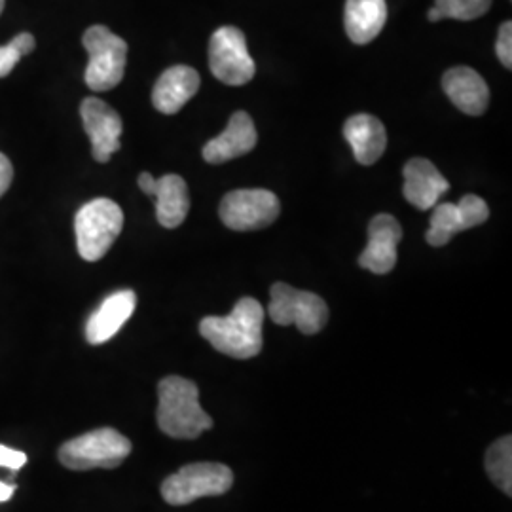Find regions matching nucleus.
Masks as SVG:
<instances>
[{"label": "nucleus", "mask_w": 512, "mask_h": 512, "mask_svg": "<svg viewBox=\"0 0 512 512\" xmlns=\"http://www.w3.org/2000/svg\"><path fill=\"white\" fill-rule=\"evenodd\" d=\"M264 311L258 300L245 296L226 317H205L200 323V334L213 348L234 357L253 359L262 351Z\"/></svg>", "instance_id": "obj_1"}, {"label": "nucleus", "mask_w": 512, "mask_h": 512, "mask_svg": "<svg viewBox=\"0 0 512 512\" xmlns=\"http://www.w3.org/2000/svg\"><path fill=\"white\" fill-rule=\"evenodd\" d=\"M158 425L171 439H198L213 427L200 404L198 385L181 376H167L158 385Z\"/></svg>", "instance_id": "obj_2"}, {"label": "nucleus", "mask_w": 512, "mask_h": 512, "mask_svg": "<svg viewBox=\"0 0 512 512\" xmlns=\"http://www.w3.org/2000/svg\"><path fill=\"white\" fill-rule=\"evenodd\" d=\"M122 228L124 213L118 203L107 198H97L82 205L74 217L78 253L88 262L101 260L109 253Z\"/></svg>", "instance_id": "obj_3"}, {"label": "nucleus", "mask_w": 512, "mask_h": 512, "mask_svg": "<svg viewBox=\"0 0 512 512\" xmlns=\"http://www.w3.org/2000/svg\"><path fill=\"white\" fill-rule=\"evenodd\" d=\"M131 452L128 437L112 427H101L65 442L59 448V461L71 471L116 469Z\"/></svg>", "instance_id": "obj_4"}, {"label": "nucleus", "mask_w": 512, "mask_h": 512, "mask_svg": "<svg viewBox=\"0 0 512 512\" xmlns=\"http://www.w3.org/2000/svg\"><path fill=\"white\" fill-rule=\"evenodd\" d=\"M90 63L86 69V84L93 92H109L116 88L128 63V44L124 38L114 35L105 25H93L82 38Z\"/></svg>", "instance_id": "obj_5"}, {"label": "nucleus", "mask_w": 512, "mask_h": 512, "mask_svg": "<svg viewBox=\"0 0 512 512\" xmlns=\"http://www.w3.org/2000/svg\"><path fill=\"white\" fill-rule=\"evenodd\" d=\"M234 484V473L222 463H190L162 484V497L173 507L190 505L200 497L226 494Z\"/></svg>", "instance_id": "obj_6"}, {"label": "nucleus", "mask_w": 512, "mask_h": 512, "mask_svg": "<svg viewBox=\"0 0 512 512\" xmlns=\"http://www.w3.org/2000/svg\"><path fill=\"white\" fill-rule=\"evenodd\" d=\"M268 313L277 325H296L308 336L321 332L329 323V306L321 296L294 289L287 283H275L272 287Z\"/></svg>", "instance_id": "obj_7"}, {"label": "nucleus", "mask_w": 512, "mask_h": 512, "mask_svg": "<svg viewBox=\"0 0 512 512\" xmlns=\"http://www.w3.org/2000/svg\"><path fill=\"white\" fill-rule=\"evenodd\" d=\"M209 67L226 86H243L255 78L256 65L238 27H220L209 42Z\"/></svg>", "instance_id": "obj_8"}, {"label": "nucleus", "mask_w": 512, "mask_h": 512, "mask_svg": "<svg viewBox=\"0 0 512 512\" xmlns=\"http://www.w3.org/2000/svg\"><path fill=\"white\" fill-rule=\"evenodd\" d=\"M281 213V203L266 188H241L226 194L219 207L222 222L236 232H249L270 226Z\"/></svg>", "instance_id": "obj_9"}, {"label": "nucleus", "mask_w": 512, "mask_h": 512, "mask_svg": "<svg viewBox=\"0 0 512 512\" xmlns=\"http://www.w3.org/2000/svg\"><path fill=\"white\" fill-rule=\"evenodd\" d=\"M490 217V207L478 196H465L459 203H437L427 232V243L444 247L458 232L484 224Z\"/></svg>", "instance_id": "obj_10"}, {"label": "nucleus", "mask_w": 512, "mask_h": 512, "mask_svg": "<svg viewBox=\"0 0 512 512\" xmlns=\"http://www.w3.org/2000/svg\"><path fill=\"white\" fill-rule=\"evenodd\" d=\"M84 129L92 141L93 158L99 164H107L112 154L118 152L122 143V118L116 110L97 97H88L80 105Z\"/></svg>", "instance_id": "obj_11"}, {"label": "nucleus", "mask_w": 512, "mask_h": 512, "mask_svg": "<svg viewBox=\"0 0 512 512\" xmlns=\"http://www.w3.org/2000/svg\"><path fill=\"white\" fill-rule=\"evenodd\" d=\"M403 228L393 215H376L368 224V245L359 256V266L372 274H389L397 264V245Z\"/></svg>", "instance_id": "obj_12"}, {"label": "nucleus", "mask_w": 512, "mask_h": 512, "mask_svg": "<svg viewBox=\"0 0 512 512\" xmlns=\"http://www.w3.org/2000/svg\"><path fill=\"white\" fill-rule=\"evenodd\" d=\"M137 183L145 194L156 198V217L164 228H177L183 224L190 211L188 186L183 177L169 173L162 179H154L150 173H141Z\"/></svg>", "instance_id": "obj_13"}, {"label": "nucleus", "mask_w": 512, "mask_h": 512, "mask_svg": "<svg viewBox=\"0 0 512 512\" xmlns=\"http://www.w3.org/2000/svg\"><path fill=\"white\" fill-rule=\"evenodd\" d=\"M404 198L410 205L420 211L433 209L440 198L450 190V183L435 167L433 162L425 158H414L404 165Z\"/></svg>", "instance_id": "obj_14"}, {"label": "nucleus", "mask_w": 512, "mask_h": 512, "mask_svg": "<svg viewBox=\"0 0 512 512\" xmlns=\"http://www.w3.org/2000/svg\"><path fill=\"white\" fill-rule=\"evenodd\" d=\"M255 147L256 128L253 118L247 112L238 110L236 114H232L228 126L219 137L211 139L203 147V158L209 164H224L243 154H249Z\"/></svg>", "instance_id": "obj_15"}, {"label": "nucleus", "mask_w": 512, "mask_h": 512, "mask_svg": "<svg viewBox=\"0 0 512 512\" xmlns=\"http://www.w3.org/2000/svg\"><path fill=\"white\" fill-rule=\"evenodd\" d=\"M442 88L450 101L467 116H480L490 105V88L471 67L450 69L442 76Z\"/></svg>", "instance_id": "obj_16"}, {"label": "nucleus", "mask_w": 512, "mask_h": 512, "mask_svg": "<svg viewBox=\"0 0 512 512\" xmlns=\"http://www.w3.org/2000/svg\"><path fill=\"white\" fill-rule=\"evenodd\" d=\"M200 90V74L188 65L167 69L152 90V105L162 114H177Z\"/></svg>", "instance_id": "obj_17"}, {"label": "nucleus", "mask_w": 512, "mask_h": 512, "mask_svg": "<svg viewBox=\"0 0 512 512\" xmlns=\"http://www.w3.org/2000/svg\"><path fill=\"white\" fill-rule=\"evenodd\" d=\"M137 306V296L133 291H118L105 298V302L99 306V310L93 313L86 325V338L93 346L105 344L110 338L118 334L128 323Z\"/></svg>", "instance_id": "obj_18"}, {"label": "nucleus", "mask_w": 512, "mask_h": 512, "mask_svg": "<svg viewBox=\"0 0 512 512\" xmlns=\"http://www.w3.org/2000/svg\"><path fill=\"white\" fill-rule=\"evenodd\" d=\"M344 137L361 165L376 164L387 148L384 124L372 114H355L344 124Z\"/></svg>", "instance_id": "obj_19"}, {"label": "nucleus", "mask_w": 512, "mask_h": 512, "mask_svg": "<svg viewBox=\"0 0 512 512\" xmlns=\"http://www.w3.org/2000/svg\"><path fill=\"white\" fill-rule=\"evenodd\" d=\"M387 21L385 0H348L344 25L349 40L368 44L382 33Z\"/></svg>", "instance_id": "obj_20"}, {"label": "nucleus", "mask_w": 512, "mask_h": 512, "mask_svg": "<svg viewBox=\"0 0 512 512\" xmlns=\"http://www.w3.org/2000/svg\"><path fill=\"white\" fill-rule=\"evenodd\" d=\"M486 473L501 492L512 495V439L509 435L495 440L488 448Z\"/></svg>", "instance_id": "obj_21"}, {"label": "nucleus", "mask_w": 512, "mask_h": 512, "mask_svg": "<svg viewBox=\"0 0 512 512\" xmlns=\"http://www.w3.org/2000/svg\"><path fill=\"white\" fill-rule=\"evenodd\" d=\"M492 6V0H437L435 8L444 18L471 21L484 16Z\"/></svg>", "instance_id": "obj_22"}, {"label": "nucleus", "mask_w": 512, "mask_h": 512, "mask_svg": "<svg viewBox=\"0 0 512 512\" xmlns=\"http://www.w3.org/2000/svg\"><path fill=\"white\" fill-rule=\"evenodd\" d=\"M37 42L31 33H21L16 38L10 40V44L0 46V78L8 76L18 65L19 59L23 55L31 54L35 50Z\"/></svg>", "instance_id": "obj_23"}, {"label": "nucleus", "mask_w": 512, "mask_h": 512, "mask_svg": "<svg viewBox=\"0 0 512 512\" xmlns=\"http://www.w3.org/2000/svg\"><path fill=\"white\" fill-rule=\"evenodd\" d=\"M495 52L499 61L511 69L512 67V23L511 21H505L501 27H499V37L495 42Z\"/></svg>", "instance_id": "obj_24"}, {"label": "nucleus", "mask_w": 512, "mask_h": 512, "mask_svg": "<svg viewBox=\"0 0 512 512\" xmlns=\"http://www.w3.org/2000/svg\"><path fill=\"white\" fill-rule=\"evenodd\" d=\"M25 463H27L25 452H19V450L0 444V467H6L16 473Z\"/></svg>", "instance_id": "obj_25"}, {"label": "nucleus", "mask_w": 512, "mask_h": 512, "mask_svg": "<svg viewBox=\"0 0 512 512\" xmlns=\"http://www.w3.org/2000/svg\"><path fill=\"white\" fill-rule=\"evenodd\" d=\"M12 179H14V167H12V162L8 160V156H4V154L0 152V198H2V196L6 194V190L10 188Z\"/></svg>", "instance_id": "obj_26"}, {"label": "nucleus", "mask_w": 512, "mask_h": 512, "mask_svg": "<svg viewBox=\"0 0 512 512\" xmlns=\"http://www.w3.org/2000/svg\"><path fill=\"white\" fill-rule=\"evenodd\" d=\"M16 492V486L14 484H6V482H0V503L4 501H10L12 495Z\"/></svg>", "instance_id": "obj_27"}, {"label": "nucleus", "mask_w": 512, "mask_h": 512, "mask_svg": "<svg viewBox=\"0 0 512 512\" xmlns=\"http://www.w3.org/2000/svg\"><path fill=\"white\" fill-rule=\"evenodd\" d=\"M427 18H429V21H433V23H437V21H440L442 19V16H440L439 10L433 6L431 10H429V14H427Z\"/></svg>", "instance_id": "obj_28"}, {"label": "nucleus", "mask_w": 512, "mask_h": 512, "mask_svg": "<svg viewBox=\"0 0 512 512\" xmlns=\"http://www.w3.org/2000/svg\"><path fill=\"white\" fill-rule=\"evenodd\" d=\"M2 10H4V0H0V14H2Z\"/></svg>", "instance_id": "obj_29"}]
</instances>
